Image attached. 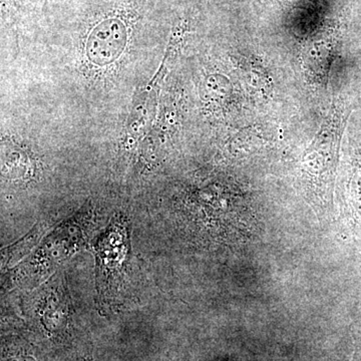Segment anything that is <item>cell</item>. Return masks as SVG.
I'll list each match as a JSON object with an SVG mask.
<instances>
[{"label": "cell", "instance_id": "cell-1", "mask_svg": "<svg viewBox=\"0 0 361 361\" xmlns=\"http://www.w3.org/2000/svg\"><path fill=\"white\" fill-rule=\"evenodd\" d=\"M97 251V286L99 304L110 307L116 303L123 283L129 252L127 224L116 220L99 239Z\"/></svg>", "mask_w": 361, "mask_h": 361}, {"label": "cell", "instance_id": "cell-2", "mask_svg": "<svg viewBox=\"0 0 361 361\" xmlns=\"http://www.w3.org/2000/svg\"><path fill=\"white\" fill-rule=\"evenodd\" d=\"M128 37V26L126 20L118 16H111L99 20L92 28L87 39V51L90 58L97 61H110L116 54H121Z\"/></svg>", "mask_w": 361, "mask_h": 361}, {"label": "cell", "instance_id": "cell-3", "mask_svg": "<svg viewBox=\"0 0 361 361\" xmlns=\"http://www.w3.org/2000/svg\"><path fill=\"white\" fill-rule=\"evenodd\" d=\"M348 137L349 158H350L349 193H350L351 204L361 218V132L355 133Z\"/></svg>", "mask_w": 361, "mask_h": 361}, {"label": "cell", "instance_id": "cell-4", "mask_svg": "<svg viewBox=\"0 0 361 361\" xmlns=\"http://www.w3.org/2000/svg\"><path fill=\"white\" fill-rule=\"evenodd\" d=\"M259 1L262 2V1H265V0H259Z\"/></svg>", "mask_w": 361, "mask_h": 361}]
</instances>
